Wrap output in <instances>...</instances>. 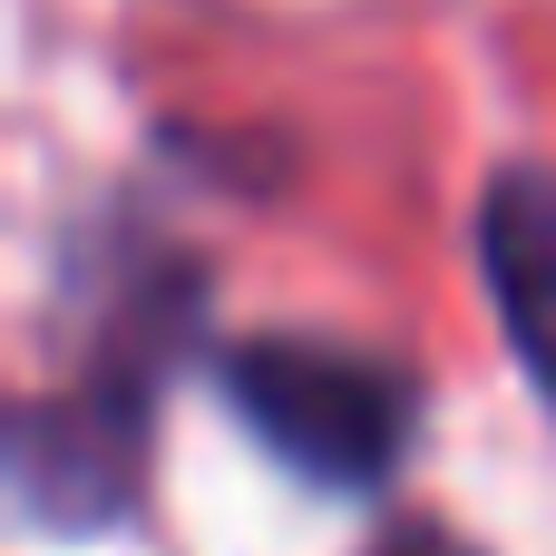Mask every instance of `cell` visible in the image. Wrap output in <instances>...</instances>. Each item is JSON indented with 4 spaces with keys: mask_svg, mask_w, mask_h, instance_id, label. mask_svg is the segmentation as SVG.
<instances>
[{
    "mask_svg": "<svg viewBox=\"0 0 556 556\" xmlns=\"http://www.w3.org/2000/svg\"><path fill=\"white\" fill-rule=\"evenodd\" d=\"M479 264L498 293V323L528 362V381L556 401V166H508L479 205Z\"/></svg>",
    "mask_w": 556,
    "mask_h": 556,
    "instance_id": "cell-2",
    "label": "cell"
},
{
    "mask_svg": "<svg viewBox=\"0 0 556 556\" xmlns=\"http://www.w3.org/2000/svg\"><path fill=\"white\" fill-rule=\"evenodd\" d=\"M225 401L244 410V430L323 479V489H381L410 459L420 430V391L401 362H371L352 342H303V332H254L225 352Z\"/></svg>",
    "mask_w": 556,
    "mask_h": 556,
    "instance_id": "cell-1",
    "label": "cell"
},
{
    "mask_svg": "<svg viewBox=\"0 0 556 556\" xmlns=\"http://www.w3.org/2000/svg\"><path fill=\"white\" fill-rule=\"evenodd\" d=\"M371 556H469V547H459V538H440V528H391Z\"/></svg>",
    "mask_w": 556,
    "mask_h": 556,
    "instance_id": "cell-3",
    "label": "cell"
}]
</instances>
